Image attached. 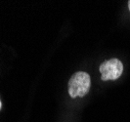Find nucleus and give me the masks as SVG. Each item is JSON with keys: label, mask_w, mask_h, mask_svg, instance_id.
<instances>
[{"label": "nucleus", "mask_w": 130, "mask_h": 122, "mask_svg": "<svg viewBox=\"0 0 130 122\" xmlns=\"http://www.w3.org/2000/svg\"><path fill=\"white\" fill-rule=\"evenodd\" d=\"M90 75L84 71H77L69 81V94L73 99L77 97H84L90 90Z\"/></svg>", "instance_id": "obj_1"}, {"label": "nucleus", "mask_w": 130, "mask_h": 122, "mask_svg": "<svg viewBox=\"0 0 130 122\" xmlns=\"http://www.w3.org/2000/svg\"><path fill=\"white\" fill-rule=\"evenodd\" d=\"M99 69L103 81L117 80L123 72V64L118 59H110L103 62Z\"/></svg>", "instance_id": "obj_2"}, {"label": "nucleus", "mask_w": 130, "mask_h": 122, "mask_svg": "<svg viewBox=\"0 0 130 122\" xmlns=\"http://www.w3.org/2000/svg\"><path fill=\"white\" fill-rule=\"evenodd\" d=\"M128 8H129V11H130V0L128 1Z\"/></svg>", "instance_id": "obj_3"}, {"label": "nucleus", "mask_w": 130, "mask_h": 122, "mask_svg": "<svg viewBox=\"0 0 130 122\" xmlns=\"http://www.w3.org/2000/svg\"><path fill=\"white\" fill-rule=\"evenodd\" d=\"M1 108H2V103H1V101H0V109H1Z\"/></svg>", "instance_id": "obj_4"}]
</instances>
